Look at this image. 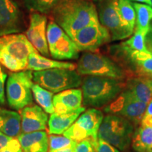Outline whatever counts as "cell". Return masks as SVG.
<instances>
[{"mask_svg":"<svg viewBox=\"0 0 152 152\" xmlns=\"http://www.w3.org/2000/svg\"><path fill=\"white\" fill-rule=\"evenodd\" d=\"M52 13L54 21L71 39L83 28L99 23L93 0H60Z\"/></svg>","mask_w":152,"mask_h":152,"instance_id":"obj_1","label":"cell"},{"mask_svg":"<svg viewBox=\"0 0 152 152\" xmlns=\"http://www.w3.org/2000/svg\"><path fill=\"white\" fill-rule=\"evenodd\" d=\"M84 106L102 107L111 103L125 89V83L116 79L87 75L82 82Z\"/></svg>","mask_w":152,"mask_h":152,"instance_id":"obj_2","label":"cell"},{"mask_svg":"<svg viewBox=\"0 0 152 152\" xmlns=\"http://www.w3.org/2000/svg\"><path fill=\"white\" fill-rule=\"evenodd\" d=\"M37 51L23 34L0 37V64L9 71L18 72L26 69L29 55Z\"/></svg>","mask_w":152,"mask_h":152,"instance_id":"obj_3","label":"cell"},{"mask_svg":"<svg viewBox=\"0 0 152 152\" xmlns=\"http://www.w3.org/2000/svg\"><path fill=\"white\" fill-rule=\"evenodd\" d=\"M80 75L106 77L123 80L128 73L109 57L96 52H86L80 58L77 66Z\"/></svg>","mask_w":152,"mask_h":152,"instance_id":"obj_4","label":"cell"},{"mask_svg":"<svg viewBox=\"0 0 152 152\" xmlns=\"http://www.w3.org/2000/svg\"><path fill=\"white\" fill-rule=\"evenodd\" d=\"M33 73L30 70L14 72L9 75L6 92L7 102L11 109L18 111L33 104Z\"/></svg>","mask_w":152,"mask_h":152,"instance_id":"obj_5","label":"cell"},{"mask_svg":"<svg viewBox=\"0 0 152 152\" xmlns=\"http://www.w3.org/2000/svg\"><path fill=\"white\" fill-rule=\"evenodd\" d=\"M133 135L130 121L122 116L109 114L104 118L98 132V138L121 150L129 147Z\"/></svg>","mask_w":152,"mask_h":152,"instance_id":"obj_6","label":"cell"},{"mask_svg":"<svg viewBox=\"0 0 152 152\" xmlns=\"http://www.w3.org/2000/svg\"><path fill=\"white\" fill-rule=\"evenodd\" d=\"M33 81L53 93L77 88L82 85V77L75 70L52 68L33 73Z\"/></svg>","mask_w":152,"mask_h":152,"instance_id":"obj_7","label":"cell"},{"mask_svg":"<svg viewBox=\"0 0 152 152\" xmlns=\"http://www.w3.org/2000/svg\"><path fill=\"white\" fill-rule=\"evenodd\" d=\"M47 39L49 54L54 59H77L79 49L73 39L53 20L47 27Z\"/></svg>","mask_w":152,"mask_h":152,"instance_id":"obj_8","label":"cell"},{"mask_svg":"<svg viewBox=\"0 0 152 152\" xmlns=\"http://www.w3.org/2000/svg\"><path fill=\"white\" fill-rule=\"evenodd\" d=\"M99 21L109 30L111 40H120L132 35L123 25L118 13V0H93Z\"/></svg>","mask_w":152,"mask_h":152,"instance_id":"obj_9","label":"cell"},{"mask_svg":"<svg viewBox=\"0 0 152 152\" xmlns=\"http://www.w3.org/2000/svg\"><path fill=\"white\" fill-rule=\"evenodd\" d=\"M103 119V113L100 110L89 109L82 113L63 134L76 142L90 137L97 140L99 129Z\"/></svg>","mask_w":152,"mask_h":152,"instance_id":"obj_10","label":"cell"},{"mask_svg":"<svg viewBox=\"0 0 152 152\" xmlns=\"http://www.w3.org/2000/svg\"><path fill=\"white\" fill-rule=\"evenodd\" d=\"M147 105L125 89L106 106L105 111L110 114L125 118L134 124H138L141 123Z\"/></svg>","mask_w":152,"mask_h":152,"instance_id":"obj_11","label":"cell"},{"mask_svg":"<svg viewBox=\"0 0 152 152\" xmlns=\"http://www.w3.org/2000/svg\"><path fill=\"white\" fill-rule=\"evenodd\" d=\"M72 39L80 51L94 52L102 45L109 42L111 37L109 30L98 23L80 30Z\"/></svg>","mask_w":152,"mask_h":152,"instance_id":"obj_12","label":"cell"},{"mask_svg":"<svg viewBox=\"0 0 152 152\" xmlns=\"http://www.w3.org/2000/svg\"><path fill=\"white\" fill-rule=\"evenodd\" d=\"M23 15L14 0H0V37L21 33Z\"/></svg>","mask_w":152,"mask_h":152,"instance_id":"obj_13","label":"cell"},{"mask_svg":"<svg viewBox=\"0 0 152 152\" xmlns=\"http://www.w3.org/2000/svg\"><path fill=\"white\" fill-rule=\"evenodd\" d=\"M47 18L44 14L33 12L30 14V23L26 36L32 45L45 56H49L47 39Z\"/></svg>","mask_w":152,"mask_h":152,"instance_id":"obj_14","label":"cell"},{"mask_svg":"<svg viewBox=\"0 0 152 152\" xmlns=\"http://www.w3.org/2000/svg\"><path fill=\"white\" fill-rule=\"evenodd\" d=\"M22 133L44 130L48 123L47 113L40 106L31 104L23 108L20 112Z\"/></svg>","mask_w":152,"mask_h":152,"instance_id":"obj_15","label":"cell"},{"mask_svg":"<svg viewBox=\"0 0 152 152\" xmlns=\"http://www.w3.org/2000/svg\"><path fill=\"white\" fill-rule=\"evenodd\" d=\"M53 104L56 113H68L83 107V92L73 88L58 92L53 96Z\"/></svg>","mask_w":152,"mask_h":152,"instance_id":"obj_16","label":"cell"},{"mask_svg":"<svg viewBox=\"0 0 152 152\" xmlns=\"http://www.w3.org/2000/svg\"><path fill=\"white\" fill-rule=\"evenodd\" d=\"M17 139L23 152H48L49 136L46 131L20 133Z\"/></svg>","mask_w":152,"mask_h":152,"instance_id":"obj_17","label":"cell"},{"mask_svg":"<svg viewBox=\"0 0 152 152\" xmlns=\"http://www.w3.org/2000/svg\"><path fill=\"white\" fill-rule=\"evenodd\" d=\"M85 111V107L80 108L68 113H56L51 114L48 120V132L49 134H64L73 125L77 118Z\"/></svg>","mask_w":152,"mask_h":152,"instance_id":"obj_18","label":"cell"},{"mask_svg":"<svg viewBox=\"0 0 152 152\" xmlns=\"http://www.w3.org/2000/svg\"><path fill=\"white\" fill-rule=\"evenodd\" d=\"M125 89L138 99L148 104L152 99V78L141 75L128 77Z\"/></svg>","mask_w":152,"mask_h":152,"instance_id":"obj_19","label":"cell"},{"mask_svg":"<svg viewBox=\"0 0 152 152\" xmlns=\"http://www.w3.org/2000/svg\"><path fill=\"white\" fill-rule=\"evenodd\" d=\"M77 68L75 64L68 62H61L52 60L42 56L37 52H33L29 55L28 65L26 70L32 71H41L52 68H65V69L75 70Z\"/></svg>","mask_w":152,"mask_h":152,"instance_id":"obj_20","label":"cell"},{"mask_svg":"<svg viewBox=\"0 0 152 152\" xmlns=\"http://www.w3.org/2000/svg\"><path fill=\"white\" fill-rule=\"evenodd\" d=\"M0 132L11 137H17L21 132L20 114L0 107Z\"/></svg>","mask_w":152,"mask_h":152,"instance_id":"obj_21","label":"cell"},{"mask_svg":"<svg viewBox=\"0 0 152 152\" xmlns=\"http://www.w3.org/2000/svg\"><path fill=\"white\" fill-rule=\"evenodd\" d=\"M135 68L137 75L152 78V54L150 52H124Z\"/></svg>","mask_w":152,"mask_h":152,"instance_id":"obj_22","label":"cell"},{"mask_svg":"<svg viewBox=\"0 0 152 152\" xmlns=\"http://www.w3.org/2000/svg\"><path fill=\"white\" fill-rule=\"evenodd\" d=\"M132 145L137 152H152V127L141 125L133 133Z\"/></svg>","mask_w":152,"mask_h":152,"instance_id":"obj_23","label":"cell"},{"mask_svg":"<svg viewBox=\"0 0 152 152\" xmlns=\"http://www.w3.org/2000/svg\"><path fill=\"white\" fill-rule=\"evenodd\" d=\"M132 4L136 13L135 29L148 33L150 30V22L152 20V7L146 4Z\"/></svg>","mask_w":152,"mask_h":152,"instance_id":"obj_24","label":"cell"},{"mask_svg":"<svg viewBox=\"0 0 152 152\" xmlns=\"http://www.w3.org/2000/svg\"><path fill=\"white\" fill-rule=\"evenodd\" d=\"M32 92L35 102L44 111L49 114L54 113L55 110L53 104L54 93L43 88L37 83H34L33 85Z\"/></svg>","mask_w":152,"mask_h":152,"instance_id":"obj_25","label":"cell"},{"mask_svg":"<svg viewBox=\"0 0 152 152\" xmlns=\"http://www.w3.org/2000/svg\"><path fill=\"white\" fill-rule=\"evenodd\" d=\"M118 13L123 23L131 33H134L136 13L130 0H118Z\"/></svg>","mask_w":152,"mask_h":152,"instance_id":"obj_26","label":"cell"},{"mask_svg":"<svg viewBox=\"0 0 152 152\" xmlns=\"http://www.w3.org/2000/svg\"><path fill=\"white\" fill-rule=\"evenodd\" d=\"M148 33L142 30H134V33L130 39L124 42L121 43V49L124 52H149L145 46V37Z\"/></svg>","mask_w":152,"mask_h":152,"instance_id":"obj_27","label":"cell"},{"mask_svg":"<svg viewBox=\"0 0 152 152\" xmlns=\"http://www.w3.org/2000/svg\"><path fill=\"white\" fill-rule=\"evenodd\" d=\"M29 10L39 14H48L60 0H22Z\"/></svg>","mask_w":152,"mask_h":152,"instance_id":"obj_28","label":"cell"},{"mask_svg":"<svg viewBox=\"0 0 152 152\" xmlns=\"http://www.w3.org/2000/svg\"><path fill=\"white\" fill-rule=\"evenodd\" d=\"M77 142L66 137L65 136L49 134V151H54L65 148L75 147Z\"/></svg>","mask_w":152,"mask_h":152,"instance_id":"obj_29","label":"cell"},{"mask_svg":"<svg viewBox=\"0 0 152 152\" xmlns=\"http://www.w3.org/2000/svg\"><path fill=\"white\" fill-rule=\"evenodd\" d=\"M97 140L92 138H87L77 142L74 152H95V147Z\"/></svg>","mask_w":152,"mask_h":152,"instance_id":"obj_30","label":"cell"},{"mask_svg":"<svg viewBox=\"0 0 152 152\" xmlns=\"http://www.w3.org/2000/svg\"><path fill=\"white\" fill-rule=\"evenodd\" d=\"M95 152H120V151L111 144L98 138L95 147Z\"/></svg>","mask_w":152,"mask_h":152,"instance_id":"obj_31","label":"cell"},{"mask_svg":"<svg viewBox=\"0 0 152 152\" xmlns=\"http://www.w3.org/2000/svg\"><path fill=\"white\" fill-rule=\"evenodd\" d=\"M7 74L3 71L0 66V106L5 103V81L7 80Z\"/></svg>","mask_w":152,"mask_h":152,"instance_id":"obj_32","label":"cell"},{"mask_svg":"<svg viewBox=\"0 0 152 152\" xmlns=\"http://www.w3.org/2000/svg\"><path fill=\"white\" fill-rule=\"evenodd\" d=\"M0 152H23L18 139L16 137L13 140L10 144L7 147L2 150H0Z\"/></svg>","mask_w":152,"mask_h":152,"instance_id":"obj_33","label":"cell"},{"mask_svg":"<svg viewBox=\"0 0 152 152\" xmlns=\"http://www.w3.org/2000/svg\"><path fill=\"white\" fill-rule=\"evenodd\" d=\"M14 138L16 137H11L0 132V150H2L8 147Z\"/></svg>","mask_w":152,"mask_h":152,"instance_id":"obj_34","label":"cell"},{"mask_svg":"<svg viewBox=\"0 0 152 152\" xmlns=\"http://www.w3.org/2000/svg\"><path fill=\"white\" fill-rule=\"evenodd\" d=\"M75 147H71L65 148V149L54 150V151H49V152H74Z\"/></svg>","mask_w":152,"mask_h":152,"instance_id":"obj_35","label":"cell"},{"mask_svg":"<svg viewBox=\"0 0 152 152\" xmlns=\"http://www.w3.org/2000/svg\"><path fill=\"white\" fill-rule=\"evenodd\" d=\"M144 115H152V99L150 101L149 103L148 104L147 109H146Z\"/></svg>","mask_w":152,"mask_h":152,"instance_id":"obj_36","label":"cell"},{"mask_svg":"<svg viewBox=\"0 0 152 152\" xmlns=\"http://www.w3.org/2000/svg\"><path fill=\"white\" fill-rule=\"evenodd\" d=\"M132 1H137V2H140V3H144L146 4H148L149 6H152V2H151V0H132Z\"/></svg>","mask_w":152,"mask_h":152,"instance_id":"obj_37","label":"cell"},{"mask_svg":"<svg viewBox=\"0 0 152 152\" xmlns=\"http://www.w3.org/2000/svg\"><path fill=\"white\" fill-rule=\"evenodd\" d=\"M151 2H152V0H151Z\"/></svg>","mask_w":152,"mask_h":152,"instance_id":"obj_38","label":"cell"}]
</instances>
